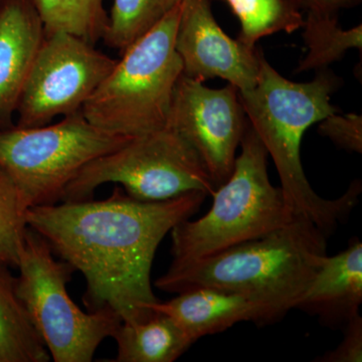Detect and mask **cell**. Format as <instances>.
Wrapping results in <instances>:
<instances>
[{
    "label": "cell",
    "instance_id": "6da1fadb",
    "mask_svg": "<svg viewBox=\"0 0 362 362\" xmlns=\"http://www.w3.org/2000/svg\"><path fill=\"white\" fill-rule=\"evenodd\" d=\"M206 197L192 192L168 201L140 202L116 187L104 201L33 206L25 218L54 256L84 275L88 311L110 309L122 322L136 323L156 313L148 306L158 301L151 268L159 245Z\"/></svg>",
    "mask_w": 362,
    "mask_h": 362
},
{
    "label": "cell",
    "instance_id": "7a4b0ae2",
    "mask_svg": "<svg viewBox=\"0 0 362 362\" xmlns=\"http://www.w3.org/2000/svg\"><path fill=\"white\" fill-rule=\"evenodd\" d=\"M339 85V78L326 69L319 71L311 82H292L263 56L256 86L239 92L247 121L273 159L293 213L308 216L327 238L356 206L361 182H352L338 199H323L314 192L305 175L300 150L309 127L337 113L330 98Z\"/></svg>",
    "mask_w": 362,
    "mask_h": 362
},
{
    "label": "cell",
    "instance_id": "3957f363",
    "mask_svg": "<svg viewBox=\"0 0 362 362\" xmlns=\"http://www.w3.org/2000/svg\"><path fill=\"white\" fill-rule=\"evenodd\" d=\"M327 239L303 214L268 235L204 258L171 265L157 279L161 291L197 288L235 293L269 305L283 317L298 302L327 256Z\"/></svg>",
    "mask_w": 362,
    "mask_h": 362
},
{
    "label": "cell",
    "instance_id": "277c9868",
    "mask_svg": "<svg viewBox=\"0 0 362 362\" xmlns=\"http://www.w3.org/2000/svg\"><path fill=\"white\" fill-rule=\"evenodd\" d=\"M232 175L213 194L211 209L199 220L178 223L171 230V265L211 256L258 239L296 216L282 188L272 185L263 143L247 121Z\"/></svg>",
    "mask_w": 362,
    "mask_h": 362
},
{
    "label": "cell",
    "instance_id": "5b68a950",
    "mask_svg": "<svg viewBox=\"0 0 362 362\" xmlns=\"http://www.w3.org/2000/svg\"><path fill=\"white\" fill-rule=\"evenodd\" d=\"M180 6L124 49L83 115L110 134L135 137L165 128L182 63L175 49Z\"/></svg>",
    "mask_w": 362,
    "mask_h": 362
},
{
    "label": "cell",
    "instance_id": "8992f818",
    "mask_svg": "<svg viewBox=\"0 0 362 362\" xmlns=\"http://www.w3.org/2000/svg\"><path fill=\"white\" fill-rule=\"evenodd\" d=\"M14 293L54 362H90L122 323L110 309L84 312L66 285L75 269L56 259L47 240L28 226Z\"/></svg>",
    "mask_w": 362,
    "mask_h": 362
},
{
    "label": "cell",
    "instance_id": "52a82bcc",
    "mask_svg": "<svg viewBox=\"0 0 362 362\" xmlns=\"http://www.w3.org/2000/svg\"><path fill=\"white\" fill-rule=\"evenodd\" d=\"M105 183H116L140 202H163L187 192H216L195 150L170 128L131 137L113 151L93 159L78 171L62 202L92 199Z\"/></svg>",
    "mask_w": 362,
    "mask_h": 362
},
{
    "label": "cell",
    "instance_id": "ba28073f",
    "mask_svg": "<svg viewBox=\"0 0 362 362\" xmlns=\"http://www.w3.org/2000/svg\"><path fill=\"white\" fill-rule=\"evenodd\" d=\"M131 137L95 127L82 112L39 127L0 129V168L20 190L26 209L62 202L69 183L86 164Z\"/></svg>",
    "mask_w": 362,
    "mask_h": 362
},
{
    "label": "cell",
    "instance_id": "9c48e42d",
    "mask_svg": "<svg viewBox=\"0 0 362 362\" xmlns=\"http://www.w3.org/2000/svg\"><path fill=\"white\" fill-rule=\"evenodd\" d=\"M116 62L77 35H45L21 94L16 125L39 127L80 112Z\"/></svg>",
    "mask_w": 362,
    "mask_h": 362
},
{
    "label": "cell",
    "instance_id": "30bf717a",
    "mask_svg": "<svg viewBox=\"0 0 362 362\" xmlns=\"http://www.w3.org/2000/svg\"><path fill=\"white\" fill-rule=\"evenodd\" d=\"M247 123L235 86L211 89L181 75L173 92L166 127L192 145L216 188L232 175Z\"/></svg>",
    "mask_w": 362,
    "mask_h": 362
},
{
    "label": "cell",
    "instance_id": "8fae6325",
    "mask_svg": "<svg viewBox=\"0 0 362 362\" xmlns=\"http://www.w3.org/2000/svg\"><path fill=\"white\" fill-rule=\"evenodd\" d=\"M182 75L204 83L221 78L246 92L258 82L263 54L233 40L214 18L211 0H183L175 33Z\"/></svg>",
    "mask_w": 362,
    "mask_h": 362
},
{
    "label": "cell",
    "instance_id": "7c38bea8",
    "mask_svg": "<svg viewBox=\"0 0 362 362\" xmlns=\"http://www.w3.org/2000/svg\"><path fill=\"white\" fill-rule=\"evenodd\" d=\"M45 37L33 0H0V129L14 125L23 88Z\"/></svg>",
    "mask_w": 362,
    "mask_h": 362
},
{
    "label": "cell",
    "instance_id": "4fadbf2b",
    "mask_svg": "<svg viewBox=\"0 0 362 362\" xmlns=\"http://www.w3.org/2000/svg\"><path fill=\"white\" fill-rule=\"evenodd\" d=\"M148 309L170 317L194 342L240 322L251 321L265 325L282 318L269 305L213 288L180 293L169 301L158 300L150 304Z\"/></svg>",
    "mask_w": 362,
    "mask_h": 362
},
{
    "label": "cell",
    "instance_id": "5bb4252c",
    "mask_svg": "<svg viewBox=\"0 0 362 362\" xmlns=\"http://www.w3.org/2000/svg\"><path fill=\"white\" fill-rule=\"evenodd\" d=\"M362 303V244L354 239L344 251L326 256L296 308L317 316L326 327L343 328Z\"/></svg>",
    "mask_w": 362,
    "mask_h": 362
},
{
    "label": "cell",
    "instance_id": "9a60e30c",
    "mask_svg": "<svg viewBox=\"0 0 362 362\" xmlns=\"http://www.w3.org/2000/svg\"><path fill=\"white\" fill-rule=\"evenodd\" d=\"M116 362H173L194 341L165 314L156 312L141 322H122L113 335Z\"/></svg>",
    "mask_w": 362,
    "mask_h": 362
},
{
    "label": "cell",
    "instance_id": "2e32d148",
    "mask_svg": "<svg viewBox=\"0 0 362 362\" xmlns=\"http://www.w3.org/2000/svg\"><path fill=\"white\" fill-rule=\"evenodd\" d=\"M9 267L0 265V362H47L51 356L16 297Z\"/></svg>",
    "mask_w": 362,
    "mask_h": 362
},
{
    "label": "cell",
    "instance_id": "e0dca14e",
    "mask_svg": "<svg viewBox=\"0 0 362 362\" xmlns=\"http://www.w3.org/2000/svg\"><path fill=\"white\" fill-rule=\"evenodd\" d=\"M239 18L238 40L256 49L262 37L279 32L292 33L303 28L305 0H226Z\"/></svg>",
    "mask_w": 362,
    "mask_h": 362
},
{
    "label": "cell",
    "instance_id": "ac0fdd59",
    "mask_svg": "<svg viewBox=\"0 0 362 362\" xmlns=\"http://www.w3.org/2000/svg\"><path fill=\"white\" fill-rule=\"evenodd\" d=\"M307 54L297 71L325 70L351 49H362V25L342 30L337 16L307 9L303 25Z\"/></svg>",
    "mask_w": 362,
    "mask_h": 362
},
{
    "label": "cell",
    "instance_id": "d6986e66",
    "mask_svg": "<svg viewBox=\"0 0 362 362\" xmlns=\"http://www.w3.org/2000/svg\"><path fill=\"white\" fill-rule=\"evenodd\" d=\"M45 35L68 33L96 45L109 25L104 0H33Z\"/></svg>",
    "mask_w": 362,
    "mask_h": 362
},
{
    "label": "cell",
    "instance_id": "ffe728a7",
    "mask_svg": "<svg viewBox=\"0 0 362 362\" xmlns=\"http://www.w3.org/2000/svg\"><path fill=\"white\" fill-rule=\"evenodd\" d=\"M183 0H112L105 45L122 54Z\"/></svg>",
    "mask_w": 362,
    "mask_h": 362
},
{
    "label": "cell",
    "instance_id": "44dd1931",
    "mask_svg": "<svg viewBox=\"0 0 362 362\" xmlns=\"http://www.w3.org/2000/svg\"><path fill=\"white\" fill-rule=\"evenodd\" d=\"M20 190L0 168V264L18 268L28 223Z\"/></svg>",
    "mask_w": 362,
    "mask_h": 362
},
{
    "label": "cell",
    "instance_id": "7402d4cb",
    "mask_svg": "<svg viewBox=\"0 0 362 362\" xmlns=\"http://www.w3.org/2000/svg\"><path fill=\"white\" fill-rule=\"evenodd\" d=\"M318 132L350 152H362V116L334 113L319 122Z\"/></svg>",
    "mask_w": 362,
    "mask_h": 362
},
{
    "label": "cell",
    "instance_id": "603a6c76",
    "mask_svg": "<svg viewBox=\"0 0 362 362\" xmlns=\"http://www.w3.org/2000/svg\"><path fill=\"white\" fill-rule=\"evenodd\" d=\"M344 337L337 349L317 357L318 362H361L362 361V318L357 315L344 327Z\"/></svg>",
    "mask_w": 362,
    "mask_h": 362
},
{
    "label": "cell",
    "instance_id": "cb8c5ba5",
    "mask_svg": "<svg viewBox=\"0 0 362 362\" xmlns=\"http://www.w3.org/2000/svg\"><path fill=\"white\" fill-rule=\"evenodd\" d=\"M361 0H305L307 9L337 16L340 9L356 6Z\"/></svg>",
    "mask_w": 362,
    "mask_h": 362
},
{
    "label": "cell",
    "instance_id": "d4e9b609",
    "mask_svg": "<svg viewBox=\"0 0 362 362\" xmlns=\"http://www.w3.org/2000/svg\"><path fill=\"white\" fill-rule=\"evenodd\" d=\"M0 265H1V264H0Z\"/></svg>",
    "mask_w": 362,
    "mask_h": 362
}]
</instances>
